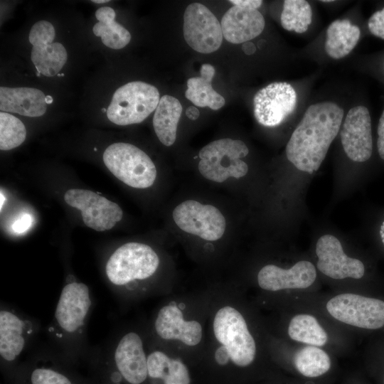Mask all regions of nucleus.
Returning <instances> with one entry per match:
<instances>
[{"label":"nucleus","mask_w":384,"mask_h":384,"mask_svg":"<svg viewBox=\"0 0 384 384\" xmlns=\"http://www.w3.org/2000/svg\"><path fill=\"white\" fill-rule=\"evenodd\" d=\"M343 118V107L335 102L324 100L309 105L287 142V159L299 171L309 174L317 171Z\"/></svg>","instance_id":"f257e3e1"},{"label":"nucleus","mask_w":384,"mask_h":384,"mask_svg":"<svg viewBox=\"0 0 384 384\" xmlns=\"http://www.w3.org/2000/svg\"><path fill=\"white\" fill-rule=\"evenodd\" d=\"M62 289L53 318L48 327L50 338L62 353H82L92 308L89 287L69 274Z\"/></svg>","instance_id":"f03ea898"},{"label":"nucleus","mask_w":384,"mask_h":384,"mask_svg":"<svg viewBox=\"0 0 384 384\" xmlns=\"http://www.w3.org/2000/svg\"><path fill=\"white\" fill-rule=\"evenodd\" d=\"M159 263L158 255L149 245L127 242L111 254L105 263V272L110 284L122 289L129 288L136 281L152 277Z\"/></svg>","instance_id":"7ed1b4c3"},{"label":"nucleus","mask_w":384,"mask_h":384,"mask_svg":"<svg viewBox=\"0 0 384 384\" xmlns=\"http://www.w3.org/2000/svg\"><path fill=\"white\" fill-rule=\"evenodd\" d=\"M248 153L247 145L239 139L226 138L211 142L199 151L198 170L204 178L217 183L230 177H243L248 166L241 159Z\"/></svg>","instance_id":"20e7f679"},{"label":"nucleus","mask_w":384,"mask_h":384,"mask_svg":"<svg viewBox=\"0 0 384 384\" xmlns=\"http://www.w3.org/2000/svg\"><path fill=\"white\" fill-rule=\"evenodd\" d=\"M103 161L116 178L133 188H149L156 178V169L150 157L129 143L110 145L103 153Z\"/></svg>","instance_id":"39448f33"},{"label":"nucleus","mask_w":384,"mask_h":384,"mask_svg":"<svg viewBox=\"0 0 384 384\" xmlns=\"http://www.w3.org/2000/svg\"><path fill=\"white\" fill-rule=\"evenodd\" d=\"M159 100V90L154 85L142 81L130 82L115 91L107 117L117 125L138 124L156 109Z\"/></svg>","instance_id":"423d86ee"},{"label":"nucleus","mask_w":384,"mask_h":384,"mask_svg":"<svg viewBox=\"0 0 384 384\" xmlns=\"http://www.w3.org/2000/svg\"><path fill=\"white\" fill-rule=\"evenodd\" d=\"M213 331L235 365L244 368L254 361L255 341L244 317L237 309L229 306L220 309L214 317Z\"/></svg>","instance_id":"0eeeda50"},{"label":"nucleus","mask_w":384,"mask_h":384,"mask_svg":"<svg viewBox=\"0 0 384 384\" xmlns=\"http://www.w3.org/2000/svg\"><path fill=\"white\" fill-rule=\"evenodd\" d=\"M328 313L346 325L363 329L384 326V301L353 293H343L326 303Z\"/></svg>","instance_id":"6e6552de"},{"label":"nucleus","mask_w":384,"mask_h":384,"mask_svg":"<svg viewBox=\"0 0 384 384\" xmlns=\"http://www.w3.org/2000/svg\"><path fill=\"white\" fill-rule=\"evenodd\" d=\"M105 352L109 363L115 369L111 375L112 381L123 379L129 384H142L146 380L147 356L139 334L129 331L122 335Z\"/></svg>","instance_id":"1a4fd4ad"},{"label":"nucleus","mask_w":384,"mask_h":384,"mask_svg":"<svg viewBox=\"0 0 384 384\" xmlns=\"http://www.w3.org/2000/svg\"><path fill=\"white\" fill-rule=\"evenodd\" d=\"M39 330L36 319L1 306L0 310V357L6 363H14L25 351Z\"/></svg>","instance_id":"9d476101"},{"label":"nucleus","mask_w":384,"mask_h":384,"mask_svg":"<svg viewBox=\"0 0 384 384\" xmlns=\"http://www.w3.org/2000/svg\"><path fill=\"white\" fill-rule=\"evenodd\" d=\"M173 218L183 231L208 241L219 240L226 228L225 219L216 207L193 200L178 205L174 209Z\"/></svg>","instance_id":"9b49d317"},{"label":"nucleus","mask_w":384,"mask_h":384,"mask_svg":"<svg viewBox=\"0 0 384 384\" xmlns=\"http://www.w3.org/2000/svg\"><path fill=\"white\" fill-rule=\"evenodd\" d=\"M183 36L194 50L211 53L217 50L223 41L221 26L215 15L200 3L189 4L183 14Z\"/></svg>","instance_id":"f8f14e48"},{"label":"nucleus","mask_w":384,"mask_h":384,"mask_svg":"<svg viewBox=\"0 0 384 384\" xmlns=\"http://www.w3.org/2000/svg\"><path fill=\"white\" fill-rule=\"evenodd\" d=\"M64 200L68 206L80 210L85 225L96 231L112 229L123 216L118 204L90 190L69 189Z\"/></svg>","instance_id":"ddd939ff"},{"label":"nucleus","mask_w":384,"mask_h":384,"mask_svg":"<svg viewBox=\"0 0 384 384\" xmlns=\"http://www.w3.org/2000/svg\"><path fill=\"white\" fill-rule=\"evenodd\" d=\"M371 116L365 105L351 107L343 119L340 132L343 150L356 162L370 159L373 151Z\"/></svg>","instance_id":"4468645a"},{"label":"nucleus","mask_w":384,"mask_h":384,"mask_svg":"<svg viewBox=\"0 0 384 384\" xmlns=\"http://www.w3.org/2000/svg\"><path fill=\"white\" fill-rule=\"evenodd\" d=\"M297 100V92L289 82L270 83L254 97L255 117L263 126H278L294 111Z\"/></svg>","instance_id":"2eb2a0df"},{"label":"nucleus","mask_w":384,"mask_h":384,"mask_svg":"<svg viewBox=\"0 0 384 384\" xmlns=\"http://www.w3.org/2000/svg\"><path fill=\"white\" fill-rule=\"evenodd\" d=\"M55 36L54 26L47 21H39L31 27L28 36L33 46L31 59L38 77L57 75L67 61L65 47L60 43H53Z\"/></svg>","instance_id":"dca6fc26"},{"label":"nucleus","mask_w":384,"mask_h":384,"mask_svg":"<svg viewBox=\"0 0 384 384\" xmlns=\"http://www.w3.org/2000/svg\"><path fill=\"white\" fill-rule=\"evenodd\" d=\"M316 254L318 270L330 278L358 279L365 274L363 263L358 259L347 256L341 242L332 235L319 238L316 245Z\"/></svg>","instance_id":"f3484780"},{"label":"nucleus","mask_w":384,"mask_h":384,"mask_svg":"<svg viewBox=\"0 0 384 384\" xmlns=\"http://www.w3.org/2000/svg\"><path fill=\"white\" fill-rule=\"evenodd\" d=\"M316 279V267L307 260H300L289 269L267 265L257 274L259 286L271 292L306 289L314 284Z\"/></svg>","instance_id":"a211bd4d"},{"label":"nucleus","mask_w":384,"mask_h":384,"mask_svg":"<svg viewBox=\"0 0 384 384\" xmlns=\"http://www.w3.org/2000/svg\"><path fill=\"white\" fill-rule=\"evenodd\" d=\"M154 329L164 340H179L190 346L202 338V327L196 321H185L181 310L175 304L163 306L154 321Z\"/></svg>","instance_id":"6ab92c4d"},{"label":"nucleus","mask_w":384,"mask_h":384,"mask_svg":"<svg viewBox=\"0 0 384 384\" xmlns=\"http://www.w3.org/2000/svg\"><path fill=\"white\" fill-rule=\"evenodd\" d=\"M223 36L233 44L244 43L262 33L265 20L257 10L233 6L223 15L220 23Z\"/></svg>","instance_id":"aec40b11"},{"label":"nucleus","mask_w":384,"mask_h":384,"mask_svg":"<svg viewBox=\"0 0 384 384\" xmlns=\"http://www.w3.org/2000/svg\"><path fill=\"white\" fill-rule=\"evenodd\" d=\"M46 96L33 87H0L1 112L17 113L26 117H40L47 109Z\"/></svg>","instance_id":"412c9836"},{"label":"nucleus","mask_w":384,"mask_h":384,"mask_svg":"<svg viewBox=\"0 0 384 384\" xmlns=\"http://www.w3.org/2000/svg\"><path fill=\"white\" fill-rule=\"evenodd\" d=\"M324 48L331 58L338 60L348 55L357 45L361 29L348 19L336 20L326 29Z\"/></svg>","instance_id":"4be33fe9"},{"label":"nucleus","mask_w":384,"mask_h":384,"mask_svg":"<svg viewBox=\"0 0 384 384\" xmlns=\"http://www.w3.org/2000/svg\"><path fill=\"white\" fill-rule=\"evenodd\" d=\"M200 73V77L191 78L187 80L186 97L198 107L219 110L225 105V100L212 87L211 82L215 75L214 67L210 64H203Z\"/></svg>","instance_id":"5701e85b"},{"label":"nucleus","mask_w":384,"mask_h":384,"mask_svg":"<svg viewBox=\"0 0 384 384\" xmlns=\"http://www.w3.org/2000/svg\"><path fill=\"white\" fill-rule=\"evenodd\" d=\"M182 105L178 100L165 95L160 98L153 117V126L159 141L165 146H171L176 141Z\"/></svg>","instance_id":"b1692460"},{"label":"nucleus","mask_w":384,"mask_h":384,"mask_svg":"<svg viewBox=\"0 0 384 384\" xmlns=\"http://www.w3.org/2000/svg\"><path fill=\"white\" fill-rule=\"evenodd\" d=\"M147 368L149 378L160 379L164 384H189L191 381L184 363L161 351H154L147 356Z\"/></svg>","instance_id":"393cba45"},{"label":"nucleus","mask_w":384,"mask_h":384,"mask_svg":"<svg viewBox=\"0 0 384 384\" xmlns=\"http://www.w3.org/2000/svg\"><path fill=\"white\" fill-rule=\"evenodd\" d=\"M115 11L108 6L99 8L95 11L98 20L92 28L96 36H100L104 45L112 49L125 47L131 40L129 32L115 21Z\"/></svg>","instance_id":"a878e982"},{"label":"nucleus","mask_w":384,"mask_h":384,"mask_svg":"<svg viewBox=\"0 0 384 384\" xmlns=\"http://www.w3.org/2000/svg\"><path fill=\"white\" fill-rule=\"evenodd\" d=\"M292 365L301 375L315 378L330 370L331 360L329 353L320 347L306 345L294 354Z\"/></svg>","instance_id":"bb28decb"},{"label":"nucleus","mask_w":384,"mask_h":384,"mask_svg":"<svg viewBox=\"0 0 384 384\" xmlns=\"http://www.w3.org/2000/svg\"><path fill=\"white\" fill-rule=\"evenodd\" d=\"M289 338L299 343L321 347L329 340L328 334L318 319L309 314H298L294 316L288 325Z\"/></svg>","instance_id":"cd10ccee"},{"label":"nucleus","mask_w":384,"mask_h":384,"mask_svg":"<svg viewBox=\"0 0 384 384\" xmlns=\"http://www.w3.org/2000/svg\"><path fill=\"white\" fill-rule=\"evenodd\" d=\"M26 129L16 117L0 112V149L7 151L20 146L26 139Z\"/></svg>","instance_id":"c85d7f7f"},{"label":"nucleus","mask_w":384,"mask_h":384,"mask_svg":"<svg viewBox=\"0 0 384 384\" xmlns=\"http://www.w3.org/2000/svg\"><path fill=\"white\" fill-rule=\"evenodd\" d=\"M31 384H73L65 374L50 367H36L30 375Z\"/></svg>","instance_id":"c756f323"},{"label":"nucleus","mask_w":384,"mask_h":384,"mask_svg":"<svg viewBox=\"0 0 384 384\" xmlns=\"http://www.w3.org/2000/svg\"><path fill=\"white\" fill-rule=\"evenodd\" d=\"M302 0H285L280 17L281 25L287 31H294L297 25V15L300 9Z\"/></svg>","instance_id":"7c9ffc66"},{"label":"nucleus","mask_w":384,"mask_h":384,"mask_svg":"<svg viewBox=\"0 0 384 384\" xmlns=\"http://www.w3.org/2000/svg\"><path fill=\"white\" fill-rule=\"evenodd\" d=\"M368 28L373 36L384 40V6L370 16L368 20Z\"/></svg>","instance_id":"2f4dec72"},{"label":"nucleus","mask_w":384,"mask_h":384,"mask_svg":"<svg viewBox=\"0 0 384 384\" xmlns=\"http://www.w3.org/2000/svg\"><path fill=\"white\" fill-rule=\"evenodd\" d=\"M366 70L384 83V51L368 58Z\"/></svg>","instance_id":"473e14b6"},{"label":"nucleus","mask_w":384,"mask_h":384,"mask_svg":"<svg viewBox=\"0 0 384 384\" xmlns=\"http://www.w3.org/2000/svg\"><path fill=\"white\" fill-rule=\"evenodd\" d=\"M377 150L380 158L384 160V105L377 127Z\"/></svg>","instance_id":"72a5a7b5"},{"label":"nucleus","mask_w":384,"mask_h":384,"mask_svg":"<svg viewBox=\"0 0 384 384\" xmlns=\"http://www.w3.org/2000/svg\"><path fill=\"white\" fill-rule=\"evenodd\" d=\"M32 222V216L28 213H23L14 223L12 228L16 233H23L29 229Z\"/></svg>","instance_id":"f704fd0d"},{"label":"nucleus","mask_w":384,"mask_h":384,"mask_svg":"<svg viewBox=\"0 0 384 384\" xmlns=\"http://www.w3.org/2000/svg\"><path fill=\"white\" fill-rule=\"evenodd\" d=\"M229 1L234 6L253 9H257L262 4L261 0H230Z\"/></svg>","instance_id":"c9c22d12"},{"label":"nucleus","mask_w":384,"mask_h":384,"mask_svg":"<svg viewBox=\"0 0 384 384\" xmlns=\"http://www.w3.org/2000/svg\"><path fill=\"white\" fill-rule=\"evenodd\" d=\"M215 359L220 365H225L228 363L230 356L225 346H220L216 350L215 353Z\"/></svg>","instance_id":"e433bc0d"},{"label":"nucleus","mask_w":384,"mask_h":384,"mask_svg":"<svg viewBox=\"0 0 384 384\" xmlns=\"http://www.w3.org/2000/svg\"><path fill=\"white\" fill-rule=\"evenodd\" d=\"M186 115L191 120H196L200 115V112L195 106H189L186 110Z\"/></svg>","instance_id":"4c0bfd02"},{"label":"nucleus","mask_w":384,"mask_h":384,"mask_svg":"<svg viewBox=\"0 0 384 384\" xmlns=\"http://www.w3.org/2000/svg\"><path fill=\"white\" fill-rule=\"evenodd\" d=\"M242 50L245 54L250 55L255 51V46L251 42H246L242 44Z\"/></svg>","instance_id":"58836bf2"},{"label":"nucleus","mask_w":384,"mask_h":384,"mask_svg":"<svg viewBox=\"0 0 384 384\" xmlns=\"http://www.w3.org/2000/svg\"><path fill=\"white\" fill-rule=\"evenodd\" d=\"M380 235L381 241L384 245V221L380 225Z\"/></svg>","instance_id":"ea45409f"},{"label":"nucleus","mask_w":384,"mask_h":384,"mask_svg":"<svg viewBox=\"0 0 384 384\" xmlns=\"http://www.w3.org/2000/svg\"><path fill=\"white\" fill-rule=\"evenodd\" d=\"M108 0H92V2L95 4H103L108 2Z\"/></svg>","instance_id":"a19ab883"},{"label":"nucleus","mask_w":384,"mask_h":384,"mask_svg":"<svg viewBox=\"0 0 384 384\" xmlns=\"http://www.w3.org/2000/svg\"><path fill=\"white\" fill-rule=\"evenodd\" d=\"M46 100L47 104H50L53 101V97L50 95L46 96Z\"/></svg>","instance_id":"79ce46f5"},{"label":"nucleus","mask_w":384,"mask_h":384,"mask_svg":"<svg viewBox=\"0 0 384 384\" xmlns=\"http://www.w3.org/2000/svg\"><path fill=\"white\" fill-rule=\"evenodd\" d=\"M4 196L2 195V193H1V208H2V205L4 203Z\"/></svg>","instance_id":"37998d69"},{"label":"nucleus","mask_w":384,"mask_h":384,"mask_svg":"<svg viewBox=\"0 0 384 384\" xmlns=\"http://www.w3.org/2000/svg\"><path fill=\"white\" fill-rule=\"evenodd\" d=\"M102 112H107V110L105 108H102Z\"/></svg>","instance_id":"c03bdc74"}]
</instances>
